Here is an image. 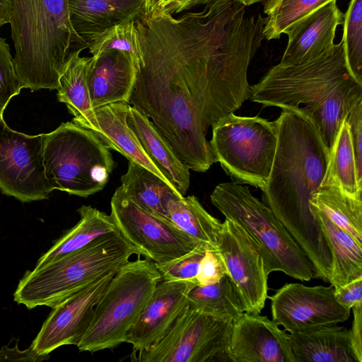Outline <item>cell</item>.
<instances>
[{"instance_id": "1", "label": "cell", "mask_w": 362, "mask_h": 362, "mask_svg": "<svg viewBox=\"0 0 362 362\" xmlns=\"http://www.w3.org/2000/svg\"><path fill=\"white\" fill-rule=\"evenodd\" d=\"M143 53L129 104L153 122L189 169L216 163L208 129L250 99V64L258 50L249 28L211 5L175 18L135 21Z\"/></svg>"}, {"instance_id": "2", "label": "cell", "mask_w": 362, "mask_h": 362, "mask_svg": "<svg viewBox=\"0 0 362 362\" xmlns=\"http://www.w3.org/2000/svg\"><path fill=\"white\" fill-rule=\"evenodd\" d=\"M275 122L276 148L262 199L308 256L314 277L328 282L330 250L310 199L325 175L329 148L302 115L283 110Z\"/></svg>"}, {"instance_id": "3", "label": "cell", "mask_w": 362, "mask_h": 362, "mask_svg": "<svg viewBox=\"0 0 362 362\" xmlns=\"http://www.w3.org/2000/svg\"><path fill=\"white\" fill-rule=\"evenodd\" d=\"M250 99L307 117L329 148L342 121L362 100V84L349 71L341 40L332 53L307 63L272 66L250 86Z\"/></svg>"}, {"instance_id": "4", "label": "cell", "mask_w": 362, "mask_h": 362, "mask_svg": "<svg viewBox=\"0 0 362 362\" xmlns=\"http://www.w3.org/2000/svg\"><path fill=\"white\" fill-rule=\"evenodd\" d=\"M13 63L23 88L57 89L71 59L88 48L74 29L68 0H12Z\"/></svg>"}, {"instance_id": "5", "label": "cell", "mask_w": 362, "mask_h": 362, "mask_svg": "<svg viewBox=\"0 0 362 362\" xmlns=\"http://www.w3.org/2000/svg\"><path fill=\"white\" fill-rule=\"evenodd\" d=\"M134 254L139 255L117 229L40 268L26 271L13 300L28 309L42 305L52 308L72 293L117 271Z\"/></svg>"}, {"instance_id": "6", "label": "cell", "mask_w": 362, "mask_h": 362, "mask_svg": "<svg viewBox=\"0 0 362 362\" xmlns=\"http://www.w3.org/2000/svg\"><path fill=\"white\" fill-rule=\"evenodd\" d=\"M211 201L225 218L240 224L257 245L267 274L277 271L300 281L314 278L313 267L271 209L247 186L234 181L218 184Z\"/></svg>"}, {"instance_id": "7", "label": "cell", "mask_w": 362, "mask_h": 362, "mask_svg": "<svg viewBox=\"0 0 362 362\" xmlns=\"http://www.w3.org/2000/svg\"><path fill=\"white\" fill-rule=\"evenodd\" d=\"M42 155L54 189L81 197L103 189L116 165L110 148L92 131L73 122L42 134Z\"/></svg>"}, {"instance_id": "8", "label": "cell", "mask_w": 362, "mask_h": 362, "mask_svg": "<svg viewBox=\"0 0 362 362\" xmlns=\"http://www.w3.org/2000/svg\"><path fill=\"white\" fill-rule=\"evenodd\" d=\"M137 256L117 271L96 303L90 325L77 346L80 351L95 353L125 342L127 333L162 281L155 263Z\"/></svg>"}, {"instance_id": "9", "label": "cell", "mask_w": 362, "mask_h": 362, "mask_svg": "<svg viewBox=\"0 0 362 362\" xmlns=\"http://www.w3.org/2000/svg\"><path fill=\"white\" fill-rule=\"evenodd\" d=\"M277 143L275 121L230 113L212 126L209 144L216 161L234 182L263 191Z\"/></svg>"}, {"instance_id": "10", "label": "cell", "mask_w": 362, "mask_h": 362, "mask_svg": "<svg viewBox=\"0 0 362 362\" xmlns=\"http://www.w3.org/2000/svg\"><path fill=\"white\" fill-rule=\"evenodd\" d=\"M233 318L221 319L187 305L165 334L146 349L132 353L139 362L229 361Z\"/></svg>"}, {"instance_id": "11", "label": "cell", "mask_w": 362, "mask_h": 362, "mask_svg": "<svg viewBox=\"0 0 362 362\" xmlns=\"http://www.w3.org/2000/svg\"><path fill=\"white\" fill-rule=\"evenodd\" d=\"M110 206L117 229L139 255L155 264L171 261L201 245L173 222L141 208L121 187L115 191Z\"/></svg>"}, {"instance_id": "12", "label": "cell", "mask_w": 362, "mask_h": 362, "mask_svg": "<svg viewBox=\"0 0 362 362\" xmlns=\"http://www.w3.org/2000/svg\"><path fill=\"white\" fill-rule=\"evenodd\" d=\"M42 134L11 129L0 117V189L22 202L46 199L54 188L46 177Z\"/></svg>"}, {"instance_id": "13", "label": "cell", "mask_w": 362, "mask_h": 362, "mask_svg": "<svg viewBox=\"0 0 362 362\" xmlns=\"http://www.w3.org/2000/svg\"><path fill=\"white\" fill-rule=\"evenodd\" d=\"M216 249L245 312L261 313L268 298V274L257 245L238 223H222Z\"/></svg>"}, {"instance_id": "14", "label": "cell", "mask_w": 362, "mask_h": 362, "mask_svg": "<svg viewBox=\"0 0 362 362\" xmlns=\"http://www.w3.org/2000/svg\"><path fill=\"white\" fill-rule=\"evenodd\" d=\"M272 320L284 330L309 332L347 320L351 309L336 300L334 288L287 283L271 297Z\"/></svg>"}, {"instance_id": "15", "label": "cell", "mask_w": 362, "mask_h": 362, "mask_svg": "<svg viewBox=\"0 0 362 362\" xmlns=\"http://www.w3.org/2000/svg\"><path fill=\"white\" fill-rule=\"evenodd\" d=\"M116 272L106 274L53 307L30 344L33 349L49 354L62 346H78L90 325L96 303Z\"/></svg>"}, {"instance_id": "16", "label": "cell", "mask_w": 362, "mask_h": 362, "mask_svg": "<svg viewBox=\"0 0 362 362\" xmlns=\"http://www.w3.org/2000/svg\"><path fill=\"white\" fill-rule=\"evenodd\" d=\"M228 358L233 362H296L289 334L267 316L245 311L233 319Z\"/></svg>"}, {"instance_id": "17", "label": "cell", "mask_w": 362, "mask_h": 362, "mask_svg": "<svg viewBox=\"0 0 362 362\" xmlns=\"http://www.w3.org/2000/svg\"><path fill=\"white\" fill-rule=\"evenodd\" d=\"M196 284L189 281H160L139 318L127 333L125 342L133 352L148 349L168 330L187 305V295Z\"/></svg>"}, {"instance_id": "18", "label": "cell", "mask_w": 362, "mask_h": 362, "mask_svg": "<svg viewBox=\"0 0 362 362\" xmlns=\"http://www.w3.org/2000/svg\"><path fill=\"white\" fill-rule=\"evenodd\" d=\"M343 14L337 0H332L294 23L284 33L288 42L279 64L299 65L332 53L336 30L342 24Z\"/></svg>"}, {"instance_id": "19", "label": "cell", "mask_w": 362, "mask_h": 362, "mask_svg": "<svg viewBox=\"0 0 362 362\" xmlns=\"http://www.w3.org/2000/svg\"><path fill=\"white\" fill-rule=\"evenodd\" d=\"M130 106L129 103L125 102L103 105L94 109L88 119L77 125L90 129L109 148L119 152L128 160L140 164L170 184L146 153L136 134L128 126L127 116Z\"/></svg>"}, {"instance_id": "20", "label": "cell", "mask_w": 362, "mask_h": 362, "mask_svg": "<svg viewBox=\"0 0 362 362\" xmlns=\"http://www.w3.org/2000/svg\"><path fill=\"white\" fill-rule=\"evenodd\" d=\"M139 69V64L122 51L110 49L96 56L88 80L93 108L117 102L129 103Z\"/></svg>"}, {"instance_id": "21", "label": "cell", "mask_w": 362, "mask_h": 362, "mask_svg": "<svg viewBox=\"0 0 362 362\" xmlns=\"http://www.w3.org/2000/svg\"><path fill=\"white\" fill-rule=\"evenodd\" d=\"M68 4L72 26L88 44L106 30L146 13V0H68Z\"/></svg>"}, {"instance_id": "22", "label": "cell", "mask_w": 362, "mask_h": 362, "mask_svg": "<svg viewBox=\"0 0 362 362\" xmlns=\"http://www.w3.org/2000/svg\"><path fill=\"white\" fill-rule=\"evenodd\" d=\"M127 124L153 163L184 197L190 185L189 167L180 159L148 117L134 106L129 109Z\"/></svg>"}, {"instance_id": "23", "label": "cell", "mask_w": 362, "mask_h": 362, "mask_svg": "<svg viewBox=\"0 0 362 362\" xmlns=\"http://www.w3.org/2000/svg\"><path fill=\"white\" fill-rule=\"evenodd\" d=\"M296 362H359L354 354L350 329L337 325L289 334Z\"/></svg>"}, {"instance_id": "24", "label": "cell", "mask_w": 362, "mask_h": 362, "mask_svg": "<svg viewBox=\"0 0 362 362\" xmlns=\"http://www.w3.org/2000/svg\"><path fill=\"white\" fill-rule=\"evenodd\" d=\"M120 181V187L138 206L155 216L171 221L168 213L169 203L173 199L183 197L172 185L131 160H129L127 170L122 175Z\"/></svg>"}, {"instance_id": "25", "label": "cell", "mask_w": 362, "mask_h": 362, "mask_svg": "<svg viewBox=\"0 0 362 362\" xmlns=\"http://www.w3.org/2000/svg\"><path fill=\"white\" fill-rule=\"evenodd\" d=\"M327 240L332 259L329 282L337 291L362 276V245L312 206Z\"/></svg>"}, {"instance_id": "26", "label": "cell", "mask_w": 362, "mask_h": 362, "mask_svg": "<svg viewBox=\"0 0 362 362\" xmlns=\"http://www.w3.org/2000/svg\"><path fill=\"white\" fill-rule=\"evenodd\" d=\"M77 212L79 221L38 259L34 269L78 250L98 237L117 230L111 216L95 208L83 205Z\"/></svg>"}, {"instance_id": "27", "label": "cell", "mask_w": 362, "mask_h": 362, "mask_svg": "<svg viewBox=\"0 0 362 362\" xmlns=\"http://www.w3.org/2000/svg\"><path fill=\"white\" fill-rule=\"evenodd\" d=\"M321 185H334L350 196L362 197V175L358 171L350 128L345 119L329 148Z\"/></svg>"}, {"instance_id": "28", "label": "cell", "mask_w": 362, "mask_h": 362, "mask_svg": "<svg viewBox=\"0 0 362 362\" xmlns=\"http://www.w3.org/2000/svg\"><path fill=\"white\" fill-rule=\"evenodd\" d=\"M170 220L188 236L206 248H216L222 222L211 216L194 195L173 199Z\"/></svg>"}, {"instance_id": "29", "label": "cell", "mask_w": 362, "mask_h": 362, "mask_svg": "<svg viewBox=\"0 0 362 362\" xmlns=\"http://www.w3.org/2000/svg\"><path fill=\"white\" fill-rule=\"evenodd\" d=\"M310 204L362 245V197H354L334 185H321Z\"/></svg>"}, {"instance_id": "30", "label": "cell", "mask_w": 362, "mask_h": 362, "mask_svg": "<svg viewBox=\"0 0 362 362\" xmlns=\"http://www.w3.org/2000/svg\"><path fill=\"white\" fill-rule=\"evenodd\" d=\"M95 59V56L74 57L59 80L57 99L66 105L76 124L88 119L94 111L88 80Z\"/></svg>"}, {"instance_id": "31", "label": "cell", "mask_w": 362, "mask_h": 362, "mask_svg": "<svg viewBox=\"0 0 362 362\" xmlns=\"http://www.w3.org/2000/svg\"><path fill=\"white\" fill-rule=\"evenodd\" d=\"M187 305L221 319H233L244 312L240 299L227 276L213 284L195 285L187 295Z\"/></svg>"}, {"instance_id": "32", "label": "cell", "mask_w": 362, "mask_h": 362, "mask_svg": "<svg viewBox=\"0 0 362 362\" xmlns=\"http://www.w3.org/2000/svg\"><path fill=\"white\" fill-rule=\"evenodd\" d=\"M332 0H265L267 22L263 34L267 40L279 39L294 23Z\"/></svg>"}, {"instance_id": "33", "label": "cell", "mask_w": 362, "mask_h": 362, "mask_svg": "<svg viewBox=\"0 0 362 362\" xmlns=\"http://www.w3.org/2000/svg\"><path fill=\"white\" fill-rule=\"evenodd\" d=\"M341 25V41L349 71L362 84V0L349 1Z\"/></svg>"}, {"instance_id": "34", "label": "cell", "mask_w": 362, "mask_h": 362, "mask_svg": "<svg viewBox=\"0 0 362 362\" xmlns=\"http://www.w3.org/2000/svg\"><path fill=\"white\" fill-rule=\"evenodd\" d=\"M89 52L98 56L115 49L129 54L140 66L143 53L135 21L116 25L94 37L88 43Z\"/></svg>"}, {"instance_id": "35", "label": "cell", "mask_w": 362, "mask_h": 362, "mask_svg": "<svg viewBox=\"0 0 362 362\" xmlns=\"http://www.w3.org/2000/svg\"><path fill=\"white\" fill-rule=\"evenodd\" d=\"M207 248L199 245L192 250L171 261L155 264L162 281H189L197 285L199 264Z\"/></svg>"}, {"instance_id": "36", "label": "cell", "mask_w": 362, "mask_h": 362, "mask_svg": "<svg viewBox=\"0 0 362 362\" xmlns=\"http://www.w3.org/2000/svg\"><path fill=\"white\" fill-rule=\"evenodd\" d=\"M23 88L16 72L10 46L0 37V117L11 99L18 95Z\"/></svg>"}, {"instance_id": "37", "label": "cell", "mask_w": 362, "mask_h": 362, "mask_svg": "<svg viewBox=\"0 0 362 362\" xmlns=\"http://www.w3.org/2000/svg\"><path fill=\"white\" fill-rule=\"evenodd\" d=\"M227 276L225 263L216 248H207L199 264L197 285L207 286Z\"/></svg>"}, {"instance_id": "38", "label": "cell", "mask_w": 362, "mask_h": 362, "mask_svg": "<svg viewBox=\"0 0 362 362\" xmlns=\"http://www.w3.org/2000/svg\"><path fill=\"white\" fill-rule=\"evenodd\" d=\"M345 119L350 128L358 171L362 175V100L351 108Z\"/></svg>"}, {"instance_id": "39", "label": "cell", "mask_w": 362, "mask_h": 362, "mask_svg": "<svg viewBox=\"0 0 362 362\" xmlns=\"http://www.w3.org/2000/svg\"><path fill=\"white\" fill-rule=\"evenodd\" d=\"M336 300L348 309L362 304V276L334 291Z\"/></svg>"}, {"instance_id": "40", "label": "cell", "mask_w": 362, "mask_h": 362, "mask_svg": "<svg viewBox=\"0 0 362 362\" xmlns=\"http://www.w3.org/2000/svg\"><path fill=\"white\" fill-rule=\"evenodd\" d=\"M49 358V354H40L31 346L24 351L18 349V344L13 348L3 346L0 350V361L41 362Z\"/></svg>"}, {"instance_id": "41", "label": "cell", "mask_w": 362, "mask_h": 362, "mask_svg": "<svg viewBox=\"0 0 362 362\" xmlns=\"http://www.w3.org/2000/svg\"><path fill=\"white\" fill-rule=\"evenodd\" d=\"M353 310L354 320L350 329L351 345L355 356L362 362V304L356 305Z\"/></svg>"}, {"instance_id": "42", "label": "cell", "mask_w": 362, "mask_h": 362, "mask_svg": "<svg viewBox=\"0 0 362 362\" xmlns=\"http://www.w3.org/2000/svg\"><path fill=\"white\" fill-rule=\"evenodd\" d=\"M211 0H173L168 6L156 13L177 14L197 6L206 4ZM154 15V14H152Z\"/></svg>"}, {"instance_id": "43", "label": "cell", "mask_w": 362, "mask_h": 362, "mask_svg": "<svg viewBox=\"0 0 362 362\" xmlns=\"http://www.w3.org/2000/svg\"><path fill=\"white\" fill-rule=\"evenodd\" d=\"M173 0H146V15L156 14L168 6Z\"/></svg>"}, {"instance_id": "44", "label": "cell", "mask_w": 362, "mask_h": 362, "mask_svg": "<svg viewBox=\"0 0 362 362\" xmlns=\"http://www.w3.org/2000/svg\"><path fill=\"white\" fill-rule=\"evenodd\" d=\"M12 0H0V28L9 23Z\"/></svg>"}, {"instance_id": "45", "label": "cell", "mask_w": 362, "mask_h": 362, "mask_svg": "<svg viewBox=\"0 0 362 362\" xmlns=\"http://www.w3.org/2000/svg\"><path fill=\"white\" fill-rule=\"evenodd\" d=\"M240 2H241L243 4H244L245 6H251L254 4L259 3V2H264L265 0H238Z\"/></svg>"}]
</instances>
